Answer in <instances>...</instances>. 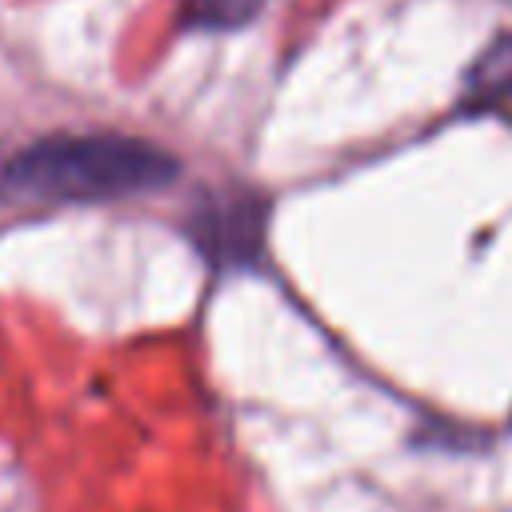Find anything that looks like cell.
Listing matches in <instances>:
<instances>
[{"instance_id": "6da1fadb", "label": "cell", "mask_w": 512, "mask_h": 512, "mask_svg": "<svg viewBox=\"0 0 512 512\" xmlns=\"http://www.w3.org/2000/svg\"><path fill=\"white\" fill-rule=\"evenodd\" d=\"M180 172L176 156L132 136H52L24 148L4 184L28 200H120L172 184Z\"/></svg>"}, {"instance_id": "3957f363", "label": "cell", "mask_w": 512, "mask_h": 512, "mask_svg": "<svg viewBox=\"0 0 512 512\" xmlns=\"http://www.w3.org/2000/svg\"><path fill=\"white\" fill-rule=\"evenodd\" d=\"M264 0H184V20L196 28H240Z\"/></svg>"}, {"instance_id": "7a4b0ae2", "label": "cell", "mask_w": 512, "mask_h": 512, "mask_svg": "<svg viewBox=\"0 0 512 512\" xmlns=\"http://www.w3.org/2000/svg\"><path fill=\"white\" fill-rule=\"evenodd\" d=\"M464 96H468L472 108H488V104L512 100V36L496 40V44L476 60V68L468 72Z\"/></svg>"}]
</instances>
